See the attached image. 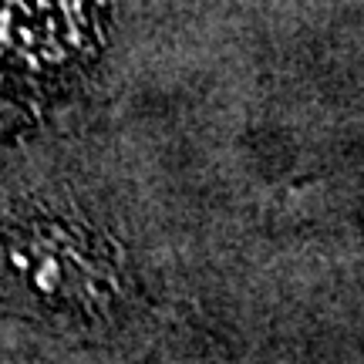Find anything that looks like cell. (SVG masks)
I'll return each instance as SVG.
<instances>
[{"label":"cell","mask_w":364,"mask_h":364,"mask_svg":"<svg viewBox=\"0 0 364 364\" xmlns=\"http://www.w3.org/2000/svg\"><path fill=\"white\" fill-rule=\"evenodd\" d=\"M71 0H0V88H34V78L78 71L98 48V31L48 27L44 21Z\"/></svg>","instance_id":"6da1fadb"}]
</instances>
